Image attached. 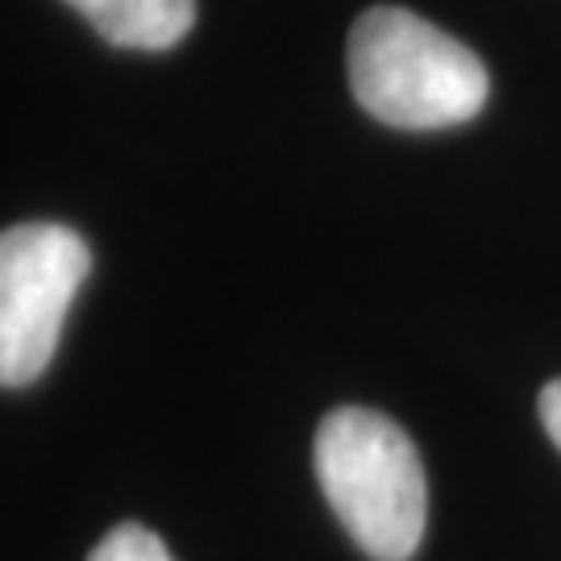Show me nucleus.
<instances>
[{
	"label": "nucleus",
	"mask_w": 561,
	"mask_h": 561,
	"mask_svg": "<svg viewBox=\"0 0 561 561\" xmlns=\"http://www.w3.org/2000/svg\"><path fill=\"white\" fill-rule=\"evenodd\" d=\"M312 466L345 533L375 561H408L421 549L424 466L400 424L370 408H337L317 428Z\"/></svg>",
	"instance_id": "obj_2"
},
{
	"label": "nucleus",
	"mask_w": 561,
	"mask_h": 561,
	"mask_svg": "<svg viewBox=\"0 0 561 561\" xmlns=\"http://www.w3.org/2000/svg\"><path fill=\"white\" fill-rule=\"evenodd\" d=\"M88 561H175V558H171V549L162 545L159 533H150L146 524L129 520V524H117V528L92 549Z\"/></svg>",
	"instance_id": "obj_5"
},
{
	"label": "nucleus",
	"mask_w": 561,
	"mask_h": 561,
	"mask_svg": "<svg viewBox=\"0 0 561 561\" xmlns=\"http://www.w3.org/2000/svg\"><path fill=\"white\" fill-rule=\"evenodd\" d=\"M350 92L391 129H449L479 117L491 80L482 59L400 4L366 9L345 46Z\"/></svg>",
	"instance_id": "obj_1"
},
{
	"label": "nucleus",
	"mask_w": 561,
	"mask_h": 561,
	"mask_svg": "<svg viewBox=\"0 0 561 561\" xmlns=\"http://www.w3.org/2000/svg\"><path fill=\"white\" fill-rule=\"evenodd\" d=\"M88 241L55 221H30L0 238V382L25 387L50 366L62 321L88 279Z\"/></svg>",
	"instance_id": "obj_3"
},
{
	"label": "nucleus",
	"mask_w": 561,
	"mask_h": 561,
	"mask_svg": "<svg viewBox=\"0 0 561 561\" xmlns=\"http://www.w3.org/2000/svg\"><path fill=\"white\" fill-rule=\"evenodd\" d=\"M125 50H171L196 25V0H67Z\"/></svg>",
	"instance_id": "obj_4"
},
{
	"label": "nucleus",
	"mask_w": 561,
	"mask_h": 561,
	"mask_svg": "<svg viewBox=\"0 0 561 561\" xmlns=\"http://www.w3.org/2000/svg\"><path fill=\"white\" fill-rule=\"evenodd\" d=\"M541 424L545 433L553 437V445L561 449V379H553L541 391Z\"/></svg>",
	"instance_id": "obj_6"
}]
</instances>
